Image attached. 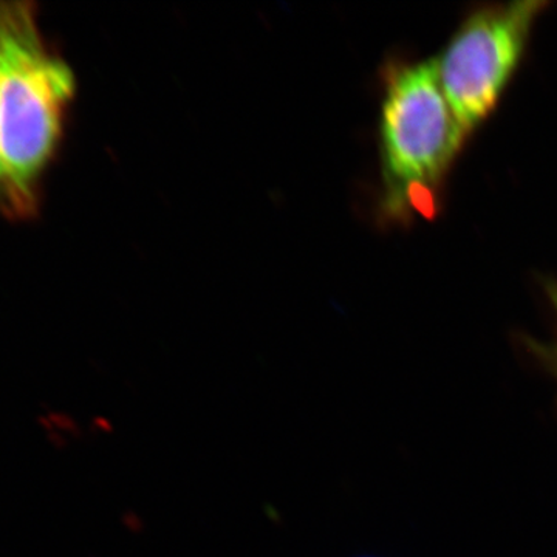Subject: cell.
Wrapping results in <instances>:
<instances>
[{
  "label": "cell",
  "mask_w": 557,
  "mask_h": 557,
  "mask_svg": "<svg viewBox=\"0 0 557 557\" xmlns=\"http://www.w3.org/2000/svg\"><path fill=\"white\" fill-rule=\"evenodd\" d=\"M552 299L555 300L556 309H557V288L553 289Z\"/></svg>",
  "instance_id": "cell-6"
},
{
  "label": "cell",
  "mask_w": 557,
  "mask_h": 557,
  "mask_svg": "<svg viewBox=\"0 0 557 557\" xmlns=\"http://www.w3.org/2000/svg\"><path fill=\"white\" fill-rule=\"evenodd\" d=\"M0 215L5 219L22 220L28 219V212L21 203L20 197L14 193L7 172L3 170L2 160H0Z\"/></svg>",
  "instance_id": "cell-4"
},
{
  "label": "cell",
  "mask_w": 557,
  "mask_h": 557,
  "mask_svg": "<svg viewBox=\"0 0 557 557\" xmlns=\"http://www.w3.org/2000/svg\"><path fill=\"white\" fill-rule=\"evenodd\" d=\"M440 84L437 62L395 70L383 106L384 186L394 214L432 203L434 188L467 138Z\"/></svg>",
  "instance_id": "cell-2"
},
{
  "label": "cell",
  "mask_w": 557,
  "mask_h": 557,
  "mask_svg": "<svg viewBox=\"0 0 557 557\" xmlns=\"http://www.w3.org/2000/svg\"><path fill=\"white\" fill-rule=\"evenodd\" d=\"M544 7L528 0L480 11L461 25L435 61L442 89L468 134L496 106Z\"/></svg>",
  "instance_id": "cell-3"
},
{
  "label": "cell",
  "mask_w": 557,
  "mask_h": 557,
  "mask_svg": "<svg viewBox=\"0 0 557 557\" xmlns=\"http://www.w3.org/2000/svg\"><path fill=\"white\" fill-rule=\"evenodd\" d=\"M549 359H552L553 370H555L557 375V346L553 348L552 357H549Z\"/></svg>",
  "instance_id": "cell-5"
},
{
  "label": "cell",
  "mask_w": 557,
  "mask_h": 557,
  "mask_svg": "<svg viewBox=\"0 0 557 557\" xmlns=\"http://www.w3.org/2000/svg\"><path fill=\"white\" fill-rule=\"evenodd\" d=\"M75 87L40 33L35 3L0 2V160L28 215L38 211Z\"/></svg>",
  "instance_id": "cell-1"
}]
</instances>
